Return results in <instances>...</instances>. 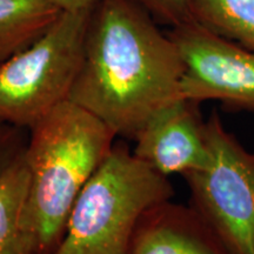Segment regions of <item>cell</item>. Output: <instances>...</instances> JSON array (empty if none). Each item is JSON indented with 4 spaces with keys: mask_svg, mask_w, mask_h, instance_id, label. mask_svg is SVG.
Masks as SVG:
<instances>
[{
    "mask_svg": "<svg viewBox=\"0 0 254 254\" xmlns=\"http://www.w3.org/2000/svg\"><path fill=\"white\" fill-rule=\"evenodd\" d=\"M184 63L168 33L133 0H99L69 101L117 138L133 139L152 117L183 100Z\"/></svg>",
    "mask_w": 254,
    "mask_h": 254,
    "instance_id": "obj_1",
    "label": "cell"
},
{
    "mask_svg": "<svg viewBox=\"0 0 254 254\" xmlns=\"http://www.w3.org/2000/svg\"><path fill=\"white\" fill-rule=\"evenodd\" d=\"M168 36L184 63L183 98L193 103L219 101L232 112L254 114V51L190 20Z\"/></svg>",
    "mask_w": 254,
    "mask_h": 254,
    "instance_id": "obj_6",
    "label": "cell"
},
{
    "mask_svg": "<svg viewBox=\"0 0 254 254\" xmlns=\"http://www.w3.org/2000/svg\"><path fill=\"white\" fill-rule=\"evenodd\" d=\"M173 196L170 178L114 144L73 205L53 254H128L144 214Z\"/></svg>",
    "mask_w": 254,
    "mask_h": 254,
    "instance_id": "obj_3",
    "label": "cell"
},
{
    "mask_svg": "<svg viewBox=\"0 0 254 254\" xmlns=\"http://www.w3.org/2000/svg\"><path fill=\"white\" fill-rule=\"evenodd\" d=\"M28 141V129L0 122V177L23 154Z\"/></svg>",
    "mask_w": 254,
    "mask_h": 254,
    "instance_id": "obj_13",
    "label": "cell"
},
{
    "mask_svg": "<svg viewBox=\"0 0 254 254\" xmlns=\"http://www.w3.org/2000/svg\"><path fill=\"white\" fill-rule=\"evenodd\" d=\"M92 8L63 11L36 41L0 64V122L30 129L69 99Z\"/></svg>",
    "mask_w": 254,
    "mask_h": 254,
    "instance_id": "obj_4",
    "label": "cell"
},
{
    "mask_svg": "<svg viewBox=\"0 0 254 254\" xmlns=\"http://www.w3.org/2000/svg\"><path fill=\"white\" fill-rule=\"evenodd\" d=\"M24 153L0 177V254H41L27 225L30 173Z\"/></svg>",
    "mask_w": 254,
    "mask_h": 254,
    "instance_id": "obj_9",
    "label": "cell"
},
{
    "mask_svg": "<svg viewBox=\"0 0 254 254\" xmlns=\"http://www.w3.org/2000/svg\"><path fill=\"white\" fill-rule=\"evenodd\" d=\"M62 12L51 0H0V64L36 41Z\"/></svg>",
    "mask_w": 254,
    "mask_h": 254,
    "instance_id": "obj_10",
    "label": "cell"
},
{
    "mask_svg": "<svg viewBox=\"0 0 254 254\" xmlns=\"http://www.w3.org/2000/svg\"><path fill=\"white\" fill-rule=\"evenodd\" d=\"M62 11H81L92 8L99 0H51Z\"/></svg>",
    "mask_w": 254,
    "mask_h": 254,
    "instance_id": "obj_14",
    "label": "cell"
},
{
    "mask_svg": "<svg viewBox=\"0 0 254 254\" xmlns=\"http://www.w3.org/2000/svg\"><path fill=\"white\" fill-rule=\"evenodd\" d=\"M209 164L183 177L190 206L237 254H254V151L212 111L206 119Z\"/></svg>",
    "mask_w": 254,
    "mask_h": 254,
    "instance_id": "obj_5",
    "label": "cell"
},
{
    "mask_svg": "<svg viewBox=\"0 0 254 254\" xmlns=\"http://www.w3.org/2000/svg\"><path fill=\"white\" fill-rule=\"evenodd\" d=\"M133 141V154L167 178L185 177L209 164L206 120L193 101L179 100L160 111Z\"/></svg>",
    "mask_w": 254,
    "mask_h": 254,
    "instance_id": "obj_7",
    "label": "cell"
},
{
    "mask_svg": "<svg viewBox=\"0 0 254 254\" xmlns=\"http://www.w3.org/2000/svg\"><path fill=\"white\" fill-rule=\"evenodd\" d=\"M192 20L254 51V0H190Z\"/></svg>",
    "mask_w": 254,
    "mask_h": 254,
    "instance_id": "obj_11",
    "label": "cell"
},
{
    "mask_svg": "<svg viewBox=\"0 0 254 254\" xmlns=\"http://www.w3.org/2000/svg\"><path fill=\"white\" fill-rule=\"evenodd\" d=\"M128 254H237L192 206L172 200L146 212Z\"/></svg>",
    "mask_w": 254,
    "mask_h": 254,
    "instance_id": "obj_8",
    "label": "cell"
},
{
    "mask_svg": "<svg viewBox=\"0 0 254 254\" xmlns=\"http://www.w3.org/2000/svg\"><path fill=\"white\" fill-rule=\"evenodd\" d=\"M116 138L99 118L69 100L28 129L26 215L41 254H53L58 247L73 205Z\"/></svg>",
    "mask_w": 254,
    "mask_h": 254,
    "instance_id": "obj_2",
    "label": "cell"
},
{
    "mask_svg": "<svg viewBox=\"0 0 254 254\" xmlns=\"http://www.w3.org/2000/svg\"><path fill=\"white\" fill-rule=\"evenodd\" d=\"M158 24L173 27L190 19V0H133Z\"/></svg>",
    "mask_w": 254,
    "mask_h": 254,
    "instance_id": "obj_12",
    "label": "cell"
}]
</instances>
